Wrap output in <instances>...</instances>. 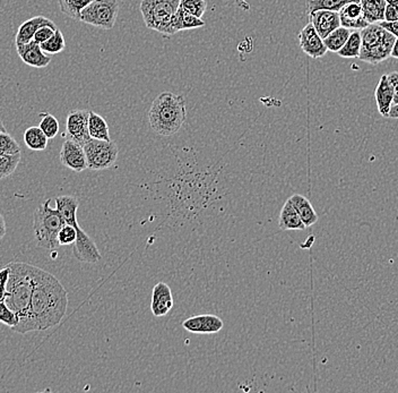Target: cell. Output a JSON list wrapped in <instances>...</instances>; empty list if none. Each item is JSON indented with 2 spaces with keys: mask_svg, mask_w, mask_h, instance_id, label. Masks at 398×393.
<instances>
[{
  "mask_svg": "<svg viewBox=\"0 0 398 393\" xmlns=\"http://www.w3.org/2000/svg\"><path fill=\"white\" fill-rule=\"evenodd\" d=\"M40 117H41V122H40L39 127L47 135L48 139H54L58 135V133H59V122L51 113H40Z\"/></svg>",
  "mask_w": 398,
  "mask_h": 393,
  "instance_id": "obj_32",
  "label": "cell"
},
{
  "mask_svg": "<svg viewBox=\"0 0 398 393\" xmlns=\"http://www.w3.org/2000/svg\"><path fill=\"white\" fill-rule=\"evenodd\" d=\"M361 48H362L361 30H352L348 41L337 54H339V56L343 57V58H348V59H350V58H359L360 57Z\"/></svg>",
  "mask_w": 398,
  "mask_h": 393,
  "instance_id": "obj_26",
  "label": "cell"
},
{
  "mask_svg": "<svg viewBox=\"0 0 398 393\" xmlns=\"http://www.w3.org/2000/svg\"><path fill=\"white\" fill-rule=\"evenodd\" d=\"M203 26H205V22L203 19L185 13L179 7L176 15L171 22V26H170V35H176L178 32L183 31V30H192V28H203Z\"/></svg>",
  "mask_w": 398,
  "mask_h": 393,
  "instance_id": "obj_22",
  "label": "cell"
},
{
  "mask_svg": "<svg viewBox=\"0 0 398 393\" xmlns=\"http://www.w3.org/2000/svg\"><path fill=\"white\" fill-rule=\"evenodd\" d=\"M84 148L88 169L93 171L109 169L116 164L119 148L112 141L92 139L83 146Z\"/></svg>",
  "mask_w": 398,
  "mask_h": 393,
  "instance_id": "obj_7",
  "label": "cell"
},
{
  "mask_svg": "<svg viewBox=\"0 0 398 393\" xmlns=\"http://www.w3.org/2000/svg\"><path fill=\"white\" fill-rule=\"evenodd\" d=\"M387 3H392V5H398V0H385Z\"/></svg>",
  "mask_w": 398,
  "mask_h": 393,
  "instance_id": "obj_46",
  "label": "cell"
},
{
  "mask_svg": "<svg viewBox=\"0 0 398 393\" xmlns=\"http://www.w3.org/2000/svg\"><path fill=\"white\" fill-rule=\"evenodd\" d=\"M79 200L75 196L61 195L56 198V209L59 211L61 217L67 224L74 227L77 230V235L85 233L79 227L77 221V210H79Z\"/></svg>",
  "mask_w": 398,
  "mask_h": 393,
  "instance_id": "obj_17",
  "label": "cell"
},
{
  "mask_svg": "<svg viewBox=\"0 0 398 393\" xmlns=\"http://www.w3.org/2000/svg\"><path fill=\"white\" fill-rule=\"evenodd\" d=\"M180 8L185 13L196 16L201 19L207 10V3L205 0H180Z\"/></svg>",
  "mask_w": 398,
  "mask_h": 393,
  "instance_id": "obj_33",
  "label": "cell"
},
{
  "mask_svg": "<svg viewBox=\"0 0 398 393\" xmlns=\"http://www.w3.org/2000/svg\"><path fill=\"white\" fill-rule=\"evenodd\" d=\"M88 118L90 111L83 109H74L67 115L66 136L67 139L77 142L84 146L90 140L91 135L88 132Z\"/></svg>",
  "mask_w": 398,
  "mask_h": 393,
  "instance_id": "obj_8",
  "label": "cell"
},
{
  "mask_svg": "<svg viewBox=\"0 0 398 393\" xmlns=\"http://www.w3.org/2000/svg\"><path fill=\"white\" fill-rule=\"evenodd\" d=\"M46 26H54L56 24L44 16H35V17L28 19L19 26V31L16 35L15 44H26L33 41L34 35L39 28Z\"/></svg>",
  "mask_w": 398,
  "mask_h": 393,
  "instance_id": "obj_18",
  "label": "cell"
},
{
  "mask_svg": "<svg viewBox=\"0 0 398 393\" xmlns=\"http://www.w3.org/2000/svg\"><path fill=\"white\" fill-rule=\"evenodd\" d=\"M0 323L5 324L10 329H13L19 324V316L5 302H0Z\"/></svg>",
  "mask_w": 398,
  "mask_h": 393,
  "instance_id": "obj_35",
  "label": "cell"
},
{
  "mask_svg": "<svg viewBox=\"0 0 398 393\" xmlns=\"http://www.w3.org/2000/svg\"><path fill=\"white\" fill-rule=\"evenodd\" d=\"M385 21L387 22L398 21V5H392V3L386 5Z\"/></svg>",
  "mask_w": 398,
  "mask_h": 393,
  "instance_id": "obj_39",
  "label": "cell"
},
{
  "mask_svg": "<svg viewBox=\"0 0 398 393\" xmlns=\"http://www.w3.org/2000/svg\"><path fill=\"white\" fill-rule=\"evenodd\" d=\"M10 269L8 265L0 269V302H5L7 295V283L10 279Z\"/></svg>",
  "mask_w": 398,
  "mask_h": 393,
  "instance_id": "obj_38",
  "label": "cell"
},
{
  "mask_svg": "<svg viewBox=\"0 0 398 393\" xmlns=\"http://www.w3.org/2000/svg\"><path fill=\"white\" fill-rule=\"evenodd\" d=\"M173 305L175 302L171 288L166 283H157L152 291L151 311L154 316H166L172 309Z\"/></svg>",
  "mask_w": 398,
  "mask_h": 393,
  "instance_id": "obj_14",
  "label": "cell"
},
{
  "mask_svg": "<svg viewBox=\"0 0 398 393\" xmlns=\"http://www.w3.org/2000/svg\"><path fill=\"white\" fill-rule=\"evenodd\" d=\"M299 44L304 54L314 59L321 58L328 51L324 39L320 38V35L317 33L316 28L311 23L304 26L299 33Z\"/></svg>",
  "mask_w": 398,
  "mask_h": 393,
  "instance_id": "obj_10",
  "label": "cell"
},
{
  "mask_svg": "<svg viewBox=\"0 0 398 393\" xmlns=\"http://www.w3.org/2000/svg\"><path fill=\"white\" fill-rule=\"evenodd\" d=\"M341 26L350 30H364L369 26L364 17V10L360 1L348 3L339 10Z\"/></svg>",
  "mask_w": 398,
  "mask_h": 393,
  "instance_id": "obj_16",
  "label": "cell"
},
{
  "mask_svg": "<svg viewBox=\"0 0 398 393\" xmlns=\"http://www.w3.org/2000/svg\"><path fill=\"white\" fill-rule=\"evenodd\" d=\"M16 50L23 63L34 68H44L51 63L50 55L42 50L40 44L31 41L30 44H16Z\"/></svg>",
  "mask_w": 398,
  "mask_h": 393,
  "instance_id": "obj_12",
  "label": "cell"
},
{
  "mask_svg": "<svg viewBox=\"0 0 398 393\" xmlns=\"http://www.w3.org/2000/svg\"><path fill=\"white\" fill-rule=\"evenodd\" d=\"M377 107L381 116L388 118L389 111L394 102V92L392 85L389 83L388 76L383 75L380 77L379 83L377 85L376 92Z\"/></svg>",
  "mask_w": 398,
  "mask_h": 393,
  "instance_id": "obj_19",
  "label": "cell"
},
{
  "mask_svg": "<svg viewBox=\"0 0 398 393\" xmlns=\"http://www.w3.org/2000/svg\"><path fill=\"white\" fill-rule=\"evenodd\" d=\"M7 132L6 127L3 125V120L0 119V133Z\"/></svg>",
  "mask_w": 398,
  "mask_h": 393,
  "instance_id": "obj_45",
  "label": "cell"
},
{
  "mask_svg": "<svg viewBox=\"0 0 398 393\" xmlns=\"http://www.w3.org/2000/svg\"><path fill=\"white\" fill-rule=\"evenodd\" d=\"M388 81L392 85V92H394V102L392 104H398V72H392L388 74Z\"/></svg>",
  "mask_w": 398,
  "mask_h": 393,
  "instance_id": "obj_40",
  "label": "cell"
},
{
  "mask_svg": "<svg viewBox=\"0 0 398 393\" xmlns=\"http://www.w3.org/2000/svg\"><path fill=\"white\" fill-rule=\"evenodd\" d=\"M118 13V0H94L82 10L79 22L108 31L116 24Z\"/></svg>",
  "mask_w": 398,
  "mask_h": 393,
  "instance_id": "obj_6",
  "label": "cell"
},
{
  "mask_svg": "<svg viewBox=\"0 0 398 393\" xmlns=\"http://www.w3.org/2000/svg\"><path fill=\"white\" fill-rule=\"evenodd\" d=\"M290 201L292 202V204L295 205V210L298 211L299 215L304 221V226L308 228V227L314 226L315 224H317L319 217L311 204V202L306 196L293 194L290 198Z\"/></svg>",
  "mask_w": 398,
  "mask_h": 393,
  "instance_id": "obj_21",
  "label": "cell"
},
{
  "mask_svg": "<svg viewBox=\"0 0 398 393\" xmlns=\"http://www.w3.org/2000/svg\"><path fill=\"white\" fill-rule=\"evenodd\" d=\"M351 32L352 30H350V28L339 26V28H336L335 31H332L328 37L324 39V42H325V46H326L328 51L339 52L344 47L346 41H348Z\"/></svg>",
  "mask_w": 398,
  "mask_h": 393,
  "instance_id": "obj_27",
  "label": "cell"
},
{
  "mask_svg": "<svg viewBox=\"0 0 398 393\" xmlns=\"http://www.w3.org/2000/svg\"><path fill=\"white\" fill-rule=\"evenodd\" d=\"M392 58H395L398 59V38H396L395 44H394V47H392V55H390Z\"/></svg>",
  "mask_w": 398,
  "mask_h": 393,
  "instance_id": "obj_44",
  "label": "cell"
},
{
  "mask_svg": "<svg viewBox=\"0 0 398 393\" xmlns=\"http://www.w3.org/2000/svg\"><path fill=\"white\" fill-rule=\"evenodd\" d=\"M361 6L364 10V17L369 24L385 21V0H360Z\"/></svg>",
  "mask_w": 398,
  "mask_h": 393,
  "instance_id": "obj_23",
  "label": "cell"
},
{
  "mask_svg": "<svg viewBox=\"0 0 398 393\" xmlns=\"http://www.w3.org/2000/svg\"><path fill=\"white\" fill-rule=\"evenodd\" d=\"M59 157L60 162L75 173H82L85 169H88L84 148L77 142L69 139L63 142Z\"/></svg>",
  "mask_w": 398,
  "mask_h": 393,
  "instance_id": "obj_9",
  "label": "cell"
},
{
  "mask_svg": "<svg viewBox=\"0 0 398 393\" xmlns=\"http://www.w3.org/2000/svg\"><path fill=\"white\" fill-rule=\"evenodd\" d=\"M92 1L94 0H58V3L61 13L79 22L82 10Z\"/></svg>",
  "mask_w": 398,
  "mask_h": 393,
  "instance_id": "obj_28",
  "label": "cell"
},
{
  "mask_svg": "<svg viewBox=\"0 0 398 393\" xmlns=\"http://www.w3.org/2000/svg\"><path fill=\"white\" fill-rule=\"evenodd\" d=\"M182 327L192 334H213L222 330L224 327V322L217 315H197V316H192L185 320L182 323Z\"/></svg>",
  "mask_w": 398,
  "mask_h": 393,
  "instance_id": "obj_11",
  "label": "cell"
},
{
  "mask_svg": "<svg viewBox=\"0 0 398 393\" xmlns=\"http://www.w3.org/2000/svg\"><path fill=\"white\" fill-rule=\"evenodd\" d=\"M47 135L39 126L28 127L24 133V142L32 151H44L48 146Z\"/></svg>",
  "mask_w": 398,
  "mask_h": 393,
  "instance_id": "obj_25",
  "label": "cell"
},
{
  "mask_svg": "<svg viewBox=\"0 0 398 393\" xmlns=\"http://www.w3.org/2000/svg\"><path fill=\"white\" fill-rule=\"evenodd\" d=\"M77 239V230L70 224H65L58 233L59 246L72 245Z\"/></svg>",
  "mask_w": 398,
  "mask_h": 393,
  "instance_id": "obj_36",
  "label": "cell"
},
{
  "mask_svg": "<svg viewBox=\"0 0 398 393\" xmlns=\"http://www.w3.org/2000/svg\"><path fill=\"white\" fill-rule=\"evenodd\" d=\"M309 19L321 39L326 38L332 31H335L336 28L342 26L339 12L326 10H316L309 14Z\"/></svg>",
  "mask_w": 398,
  "mask_h": 393,
  "instance_id": "obj_13",
  "label": "cell"
},
{
  "mask_svg": "<svg viewBox=\"0 0 398 393\" xmlns=\"http://www.w3.org/2000/svg\"><path fill=\"white\" fill-rule=\"evenodd\" d=\"M0 153L5 155L21 153L19 143L7 132L0 133Z\"/></svg>",
  "mask_w": 398,
  "mask_h": 393,
  "instance_id": "obj_34",
  "label": "cell"
},
{
  "mask_svg": "<svg viewBox=\"0 0 398 393\" xmlns=\"http://www.w3.org/2000/svg\"><path fill=\"white\" fill-rule=\"evenodd\" d=\"M187 119V104L182 95L162 92L154 99L148 122L154 132L161 136H172L182 128Z\"/></svg>",
  "mask_w": 398,
  "mask_h": 393,
  "instance_id": "obj_3",
  "label": "cell"
},
{
  "mask_svg": "<svg viewBox=\"0 0 398 393\" xmlns=\"http://www.w3.org/2000/svg\"><path fill=\"white\" fill-rule=\"evenodd\" d=\"M40 47L48 55H57L65 50L66 40H65L63 32L60 31L59 28H57L54 35L49 40L40 44Z\"/></svg>",
  "mask_w": 398,
  "mask_h": 393,
  "instance_id": "obj_31",
  "label": "cell"
},
{
  "mask_svg": "<svg viewBox=\"0 0 398 393\" xmlns=\"http://www.w3.org/2000/svg\"><path fill=\"white\" fill-rule=\"evenodd\" d=\"M179 6L180 0H141L139 10L148 28L170 35V26Z\"/></svg>",
  "mask_w": 398,
  "mask_h": 393,
  "instance_id": "obj_5",
  "label": "cell"
},
{
  "mask_svg": "<svg viewBox=\"0 0 398 393\" xmlns=\"http://www.w3.org/2000/svg\"><path fill=\"white\" fill-rule=\"evenodd\" d=\"M395 40V35L388 33L385 40L380 42V44H376L373 47L368 48V49H361L359 59L366 61V63L371 64V65H378V64L383 63L386 59H388L390 55H392V47H394Z\"/></svg>",
  "mask_w": 398,
  "mask_h": 393,
  "instance_id": "obj_15",
  "label": "cell"
},
{
  "mask_svg": "<svg viewBox=\"0 0 398 393\" xmlns=\"http://www.w3.org/2000/svg\"><path fill=\"white\" fill-rule=\"evenodd\" d=\"M378 24L383 26L386 31H388L389 33H392V35H395L396 38H398V21H395V22L383 21V22H379Z\"/></svg>",
  "mask_w": 398,
  "mask_h": 393,
  "instance_id": "obj_41",
  "label": "cell"
},
{
  "mask_svg": "<svg viewBox=\"0 0 398 393\" xmlns=\"http://www.w3.org/2000/svg\"><path fill=\"white\" fill-rule=\"evenodd\" d=\"M68 295L54 276L38 267L32 293L28 332L56 327L66 315Z\"/></svg>",
  "mask_w": 398,
  "mask_h": 393,
  "instance_id": "obj_1",
  "label": "cell"
},
{
  "mask_svg": "<svg viewBox=\"0 0 398 393\" xmlns=\"http://www.w3.org/2000/svg\"><path fill=\"white\" fill-rule=\"evenodd\" d=\"M388 118L398 119V104H392V108H390V111H389Z\"/></svg>",
  "mask_w": 398,
  "mask_h": 393,
  "instance_id": "obj_43",
  "label": "cell"
},
{
  "mask_svg": "<svg viewBox=\"0 0 398 393\" xmlns=\"http://www.w3.org/2000/svg\"><path fill=\"white\" fill-rule=\"evenodd\" d=\"M65 224L59 211L51 208L50 200L39 205L33 213V233L39 247L49 251L58 249V233Z\"/></svg>",
  "mask_w": 398,
  "mask_h": 393,
  "instance_id": "obj_4",
  "label": "cell"
},
{
  "mask_svg": "<svg viewBox=\"0 0 398 393\" xmlns=\"http://www.w3.org/2000/svg\"><path fill=\"white\" fill-rule=\"evenodd\" d=\"M353 1L360 0H308V13L310 14L320 10L339 12L345 5Z\"/></svg>",
  "mask_w": 398,
  "mask_h": 393,
  "instance_id": "obj_29",
  "label": "cell"
},
{
  "mask_svg": "<svg viewBox=\"0 0 398 393\" xmlns=\"http://www.w3.org/2000/svg\"><path fill=\"white\" fill-rule=\"evenodd\" d=\"M88 132H90L92 139L111 141L110 129L108 126L107 122L103 117H101L100 115H97L93 111H90Z\"/></svg>",
  "mask_w": 398,
  "mask_h": 393,
  "instance_id": "obj_24",
  "label": "cell"
},
{
  "mask_svg": "<svg viewBox=\"0 0 398 393\" xmlns=\"http://www.w3.org/2000/svg\"><path fill=\"white\" fill-rule=\"evenodd\" d=\"M279 226L282 230H304L307 228L299 215L298 211L295 210V205L290 201V198L284 203L281 210Z\"/></svg>",
  "mask_w": 398,
  "mask_h": 393,
  "instance_id": "obj_20",
  "label": "cell"
},
{
  "mask_svg": "<svg viewBox=\"0 0 398 393\" xmlns=\"http://www.w3.org/2000/svg\"><path fill=\"white\" fill-rule=\"evenodd\" d=\"M57 26H42V28H39L37 33L34 35V38H33V41L37 42L38 44H42L43 42L47 41L49 39L54 35V32L57 31Z\"/></svg>",
  "mask_w": 398,
  "mask_h": 393,
  "instance_id": "obj_37",
  "label": "cell"
},
{
  "mask_svg": "<svg viewBox=\"0 0 398 393\" xmlns=\"http://www.w3.org/2000/svg\"><path fill=\"white\" fill-rule=\"evenodd\" d=\"M7 265L10 267V274L7 283L5 303L19 316V324L12 330L17 334H26L30 321L35 272L38 267L22 262H13Z\"/></svg>",
  "mask_w": 398,
  "mask_h": 393,
  "instance_id": "obj_2",
  "label": "cell"
},
{
  "mask_svg": "<svg viewBox=\"0 0 398 393\" xmlns=\"http://www.w3.org/2000/svg\"><path fill=\"white\" fill-rule=\"evenodd\" d=\"M6 221H5V218H3V214L0 213V240L6 236Z\"/></svg>",
  "mask_w": 398,
  "mask_h": 393,
  "instance_id": "obj_42",
  "label": "cell"
},
{
  "mask_svg": "<svg viewBox=\"0 0 398 393\" xmlns=\"http://www.w3.org/2000/svg\"><path fill=\"white\" fill-rule=\"evenodd\" d=\"M21 162V153L5 155L0 153V180L12 176Z\"/></svg>",
  "mask_w": 398,
  "mask_h": 393,
  "instance_id": "obj_30",
  "label": "cell"
}]
</instances>
